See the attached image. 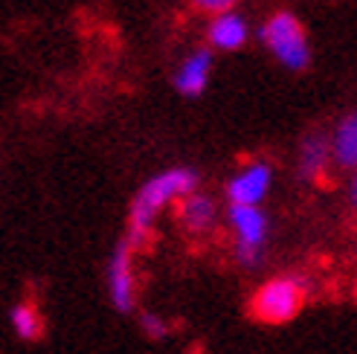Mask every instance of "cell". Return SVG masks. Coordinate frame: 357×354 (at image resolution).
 Here are the masks:
<instances>
[{
	"label": "cell",
	"mask_w": 357,
	"mask_h": 354,
	"mask_svg": "<svg viewBox=\"0 0 357 354\" xmlns=\"http://www.w3.org/2000/svg\"><path fill=\"white\" fill-rule=\"evenodd\" d=\"M195 189V171L189 169H172V171H163L151 177V180L139 189V194L134 198V206H131V229H128V238L125 244L131 250H139L146 244L149 233H151V224H154V215L163 209L169 201L174 198H186Z\"/></svg>",
	"instance_id": "obj_1"
},
{
	"label": "cell",
	"mask_w": 357,
	"mask_h": 354,
	"mask_svg": "<svg viewBox=\"0 0 357 354\" xmlns=\"http://www.w3.org/2000/svg\"><path fill=\"white\" fill-rule=\"evenodd\" d=\"M305 293H308V288L302 279L276 276L271 282H264L253 293V299H250V314H253V320H259L264 325H284L302 311Z\"/></svg>",
	"instance_id": "obj_2"
},
{
	"label": "cell",
	"mask_w": 357,
	"mask_h": 354,
	"mask_svg": "<svg viewBox=\"0 0 357 354\" xmlns=\"http://www.w3.org/2000/svg\"><path fill=\"white\" fill-rule=\"evenodd\" d=\"M264 44L273 49V56L291 70H302L308 64V41L299 21L288 12H279L271 17V24L261 29Z\"/></svg>",
	"instance_id": "obj_3"
},
{
	"label": "cell",
	"mask_w": 357,
	"mask_h": 354,
	"mask_svg": "<svg viewBox=\"0 0 357 354\" xmlns=\"http://www.w3.org/2000/svg\"><path fill=\"white\" fill-rule=\"evenodd\" d=\"M229 224L236 229V259L244 268H256L267 241V218L259 206H229Z\"/></svg>",
	"instance_id": "obj_4"
},
{
	"label": "cell",
	"mask_w": 357,
	"mask_h": 354,
	"mask_svg": "<svg viewBox=\"0 0 357 354\" xmlns=\"http://www.w3.org/2000/svg\"><path fill=\"white\" fill-rule=\"evenodd\" d=\"M108 288H111V302L119 314H131L137 305V282L131 268V247L119 244L108 268Z\"/></svg>",
	"instance_id": "obj_5"
},
{
	"label": "cell",
	"mask_w": 357,
	"mask_h": 354,
	"mask_svg": "<svg viewBox=\"0 0 357 354\" xmlns=\"http://www.w3.org/2000/svg\"><path fill=\"white\" fill-rule=\"evenodd\" d=\"M267 189H271V166L253 163L229 180L227 194H229V201H233V206H259Z\"/></svg>",
	"instance_id": "obj_6"
},
{
	"label": "cell",
	"mask_w": 357,
	"mask_h": 354,
	"mask_svg": "<svg viewBox=\"0 0 357 354\" xmlns=\"http://www.w3.org/2000/svg\"><path fill=\"white\" fill-rule=\"evenodd\" d=\"M209 67H212V56H209V49H198V52H192V56L181 64V70H177V76H174L177 91L186 93V96H198V93L204 91V87H206Z\"/></svg>",
	"instance_id": "obj_7"
},
{
	"label": "cell",
	"mask_w": 357,
	"mask_h": 354,
	"mask_svg": "<svg viewBox=\"0 0 357 354\" xmlns=\"http://www.w3.org/2000/svg\"><path fill=\"white\" fill-rule=\"evenodd\" d=\"M209 41L221 47V49H238L247 41V24L244 17L227 12V15H215V21L209 26Z\"/></svg>",
	"instance_id": "obj_8"
},
{
	"label": "cell",
	"mask_w": 357,
	"mask_h": 354,
	"mask_svg": "<svg viewBox=\"0 0 357 354\" xmlns=\"http://www.w3.org/2000/svg\"><path fill=\"white\" fill-rule=\"evenodd\" d=\"M181 221L189 233H206L215 224V203L206 194H186L181 206Z\"/></svg>",
	"instance_id": "obj_9"
},
{
	"label": "cell",
	"mask_w": 357,
	"mask_h": 354,
	"mask_svg": "<svg viewBox=\"0 0 357 354\" xmlns=\"http://www.w3.org/2000/svg\"><path fill=\"white\" fill-rule=\"evenodd\" d=\"M331 151H334V160L340 163V166L357 169V114L346 116L340 122V128L334 131Z\"/></svg>",
	"instance_id": "obj_10"
},
{
	"label": "cell",
	"mask_w": 357,
	"mask_h": 354,
	"mask_svg": "<svg viewBox=\"0 0 357 354\" xmlns=\"http://www.w3.org/2000/svg\"><path fill=\"white\" fill-rule=\"evenodd\" d=\"M328 154H331V148H328V139L323 134L305 137L302 151H299V171H302V177H317L319 171L326 169Z\"/></svg>",
	"instance_id": "obj_11"
},
{
	"label": "cell",
	"mask_w": 357,
	"mask_h": 354,
	"mask_svg": "<svg viewBox=\"0 0 357 354\" xmlns=\"http://www.w3.org/2000/svg\"><path fill=\"white\" fill-rule=\"evenodd\" d=\"M9 320H12V328L15 334L21 340H38L41 334H44V323H41V314L35 311V305L29 302H21V305H15L12 314H9Z\"/></svg>",
	"instance_id": "obj_12"
},
{
	"label": "cell",
	"mask_w": 357,
	"mask_h": 354,
	"mask_svg": "<svg viewBox=\"0 0 357 354\" xmlns=\"http://www.w3.org/2000/svg\"><path fill=\"white\" fill-rule=\"evenodd\" d=\"M139 325H142V331H146V337H151V340H163L169 334V323L163 320V316L151 314V311H146L139 316Z\"/></svg>",
	"instance_id": "obj_13"
},
{
	"label": "cell",
	"mask_w": 357,
	"mask_h": 354,
	"mask_svg": "<svg viewBox=\"0 0 357 354\" xmlns=\"http://www.w3.org/2000/svg\"><path fill=\"white\" fill-rule=\"evenodd\" d=\"M201 9H206V12H215V15H227L229 9H233V3L236 0H195Z\"/></svg>",
	"instance_id": "obj_14"
},
{
	"label": "cell",
	"mask_w": 357,
	"mask_h": 354,
	"mask_svg": "<svg viewBox=\"0 0 357 354\" xmlns=\"http://www.w3.org/2000/svg\"><path fill=\"white\" fill-rule=\"evenodd\" d=\"M349 198H351V203L357 206V169H354V180H351V192H349Z\"/></svg>",
	"instance_id": "obj_15"
}]
</instances>
